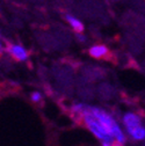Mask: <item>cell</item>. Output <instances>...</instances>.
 Returning <instances> with one entry per match:
<instances>
[{"label": "cell", "mask_w": 145, "mask_h": 146, "mask_svg": "<svg viewBox=\"0 0 145 146\" xmlns=\"http://www.w3.org/2000/svg\"><path fill=\"white\" fill-rule=\"evenodd\" d=\"M140 122H142L140 117L135 113H126L123 116V124H124L126 132H130L134 129H136V127L140 126L142 125Z\"/></svg>", "instance_id": "1"}, {"label": "cell", "mask_w": 145, "mask_h": 146, "mask_svg": "<svg viewBox=\"0 0 145 146\" xmlns=\"http://www.w3.org/2000/svg\"><path fill=\"white\" fill-rule=\"evenodd\" d=\"M66 20H67L69 23L72 26V28H73L74 31H77V33H82V31H84V25H82L78 19H76V17L71 16V15H67V16H66Z\"/></svg>", "instance_id": "5"}, {"label": "cell", "mask_w": 145, "mask_h": 146, "mask_svg": "<svg viewBox=\"0 0 145 146\" xmlns=\"http://www.w3.org/2000/svg\"><path fill=\"white\" fill-rule=\"evenodd\" d=\"M30 98H31V100H33L34 102H40V101L42 100V95H41L39 92H34Z\"/></svg>", "instance_id": "6"}, {"label": "cell", "mask_w": 145, "mask_h": 146, "mask_svg": "<svg viewBox=\"0 0 145 146\" xmlns=\"http://www.w3.org/2000/svg\"><path fill=\"white\" fill-rule=\"evenodd\" d=\"M88 53L90 57L99 59V58L107 57L108 54H109V50H108V48L104 44H96V45H93L88 50Z\"/></svg>", "instance_id": "3"}, {"label": "cell", "mask_w": 145, "mask_h": 146, "mask_svg": "<svg viewBox=\"0 0 145 146\" xmlns=\"http://www.w3.org/2000/svg\"><path fill=\"white\" fill-rule=\"evenodd\" d=\"M7 51L9 52L11 56L17 62H22V60H26L28 58V51L21 45H15V44L8 45Z\"/></svg>", "instance_id": "2"}, {"label": "cell", "mask_w": 145, "mask_h": 146, "mask_svg": "<svg viewBox=\"0 0 145 146\" xmlns=\"http://www.w3.org/2000/svg\"><path fill=\"white\" fill-rule=\"evenodd\" d=\"M128 135L134 139V140H137V141H140V140H144L145 139V127L143 125L136 127L132 131L128 132Z\"/></svg>", "instance_id": "4"}, {"label": "cell", "mask_w": 145, "mask_h": 146, "mask_svg": "<svg viewBox=\"0 0 145 146\" xmlns=\"http://www.w3.org/2000/svg\"><path fill=\"white\" fill-rule=\"evenodd\" d=\"M3 50V44H1V42H0V51Z\"/></svg>", "instance_id": "8"}, {"label": "cell", "mask_w": 145, "mask_h": 146, "mask_svg": "<svg viewBox=\"0 0 145 146\" xmlns=\"http://www.w3.org/2000/svg\"><path fill=\"white\" fill-rule=\"evenodd\" d=\"M102 146H123L122 144L120 143H116V141H113V143H107V141H103L102 143Z\"/></svg>", "instance_id": "7"}]
</instances>
